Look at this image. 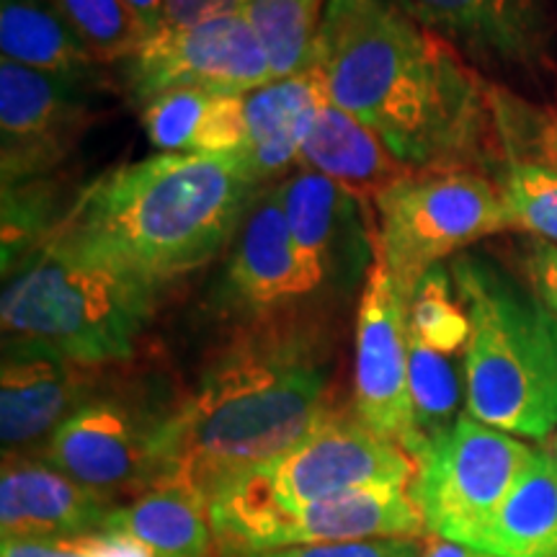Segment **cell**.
Masks as SVG:
<instances>
[{
	"mask_svg": "<svg viewBox=\"0 0 557 557\" xmlns=\"http://www.w3.org/2000/svg\"><path fill=\"white\" fill-rule=\"evenodd\" d=\"M331 410L323 320L299 308L250 318L189 398L173 406L150 487H178L212 504L302 442Z\"/></svg>",
	"mask_w": 557,
	"mask_h": 557,
	"instance_id": "obj_1",
	"label": "cell"
},
{
	"mask_svg": "<svg viewBox=\"0 0 557 557\" xmlns=\"http://www.w3.org/2000/svg\"><path fill=\"white\" fill-rule=\"evenodd\" d=\"M312 67L329 99L413 171L457 169L485 135L483 83L398 0H329Z\"/></svg>",
	"mask_w": 557,
	"mask_h": 557,
	"instance_id": "obj_2",
	"label": "cell"
},
{
	"mask_svg": "<svg viewBox=\"0 0 557 557\" xmlns=\"http://www.w3.org/2000/svg\"><path fill=\"white\" fill-rule=\"evenodd\" d=\"M259 194L243 152H160L90 181L47 240L169 287L235 238Z\"/></svg>",
	"mask_w": 557,
	"mask_h": 557,
	"instance_id": "obj_3",
	"label": "cell"
},
{
	"mask_svg": "<svg viewBox=\"0 0 557 557\" xmlns=\"http://www.w3.org/2000/svg\"><path fill=\"white\" fill-rule=\"evenodd\" d=\"M451 278L470 318L468 413L511 436L549 438L557 431V315L487 256L459 253Z\"/></svg>",
	"mask_w": 557,
	"mask_h": 557,
	"instance_id": "obj_4",
	"label": "cell"
},
{
	"mask_svg": "<svg viewBox=\"0 0 557 557\" xmlns=\"http://www.w3.org/2000/svg\"><path fill=\"white\" fill-rule=\"evenodd\" d=\"M165 287L45 240L5 274L3 351L83 367L127 359Z\"/></svg>",
	"mask_w": 557,
	"mask_h": 557,
	"instance_id": "obj_5",
	"label": "cell"
},
{
	"mask_svg": "<svg viewBox=\"0 0 557 557\" xmlns=\"http://www.w3.org/2000/svg\"><path fill=\"white\" fill-rule=\"evenodd\" d=\"M416 472V459L369 429L357 413L331 410L302 442L274 462L248 472L209 504L214 542L225 553L261 521L359 487H410Z\"/></svg>",
	"mask_w": 557,
	"mask_h": 557,
	"instance_id": "obj_6",
	"label": "cell"
},
{
	"mask_svg": "<svg viewBox=\"0 0 557 557\" xmlns=\"http://www.w3.org/2000/svg\"><path fill=\"white\" fill-rule=\"evenodd\" d=\"M377 256L410 302L429 269L487 235L513 230L504 197L465 169L410 171L374 199Z\"/></svg>",
	"mask_w": 557,
	"mask_h": 557,
	"instance_id": "obj_7",
	"label": "cell"
},
{
	"mask_svg": "<svg viewBox=\"0 0 557 557\" xmlns=\"http://www.w3.org/2000/svg\"><path fill=\"white\" fill-rule=\"evenodd\" d=\"M532 447L470 413L429 444L410 496L429 534L478 547L534 457Z\"/></svg>",
	"mask_w": 557,
	"mask_h": 557,
	"instance_id": "obj_8",
	"label": "cell"
},
{
	"mask_svg": "<svg viewBox=\"0 0 557 557\" xmlns=\"http://www.w3.org/2000/svg\"><path fill=\"white\" fill-rule=\"evenodd\" d=\"M171 413L173 406L135 389H101L47 438L39 457L111 500L145 493Z\"/></svg>",
	"mask_w": 557,
	"mask_h": 557,
	"instance_id": "obj_9",
	"label": "cell"
},
{
	"mask_svg": "<svg viewBox=\"0 0 557 557\" xmlns=\"http://www.w3.org/2000/svg\"><path fill=\"white\" fill-rule=\"evenodd\" d=\"M94 70L45 73L11 60L0 62L3 186L41 178L81 143L96 120L99 88Z\"/></svg>",
	"mask_w": 557,
	"mask_h": 557,
	"instance_id": "obj_10",
	"label": "cell"
},
{
	"mask_svg": "<svg viewBox=\"0 0 557 557\" xmlns=\"http://www.w3.org/2000/svg\"><path fill=\"white\" fill-rule=\"evenodd\" d=\"M261 41L240 13L158 32L124 62L127 94L139 107L176 88L250 94L271 83Z\"/></svg>",
	"mask_w": 557,
	"mask_h": 557,
	"instance_id": "obj_11",
	"label": "cell"
},
{
	"mask_svg": "<svg viewBox=\"0 0 557 557\" xmlns=\"http://www.w3.org/2000/svg\"><path fill=\"white\" fill-rule=\"evenodd\" d=\"M278 194L312 297L364 287L377 261V225L367 201L310 169L292 173Z\"/></svg>",
	"mask_w": 557,
	"mask_h": 557,
	"instance_id": "obj_12",
	"label": "cell"
},
{
	"mask_svg": "<svg viewBox=\"0 0 557 557\" xmlns=\"http://www.w3.org/2000/svg\"><path fill=\"white\" fill-rule=\"evenodd\" d=\"M354 413L418 462L408 382V302L385 261H374L359 297L354 331Z\"/></svg>",
	"mask_w": 557,
	"mask_h": 557,
	"instance_id": "obj_13",
	"label": "cell"
},
{
	"mask_svg": "<svg viewBox=\"0 0 557 557\" xmlns=\"http://www.w3.org/2000/svg\"><path fill=\"white\" fill-rule=\"evenodd\" d=\"M423 532L426 524L410 496V487L372 485L261 521L243 532L222 555L315 542L418 537Z\"/></svg>",
	"mask_w": 557,
	"mask_h": 557,
	"instance_id": "obj_14",
	"label": "cell"
},
{
	"mask_svg": "<svg viewBox=\"0 0 557 557\" xmlns=\"http://www.w3.org/2000/svg\"><path fill=\"white\" fill-rule=\"evenodd\" d=\"M222 287L230 302L250 318L299 308L312 299L278 186L261 191L243 218Z\"/></svg>",
	"mask_w": 557,
	"mask_h": 557,
	"instance_id": "obj_15",
	"label": "cell"
},
{
	"mask_svg": "<svg viewBox=\"0 0 557 557\" xmlns=\"http://www.w3.org/2000/svg\"><path fill=\"white\" fill-rule=\"evenodd\" d=\"M114 500L41 457L5 455L0 472L3 540H75L103 534Z\"/></svg>",
	"mask_w": 557,
	"mask_h": 557,
	"instance_id": "obj_16",
	"label": "cell"
},
{
	"mask_svg": "<svg viewBox=\"0 0 557 557\" xmlns=\"http://www.w3.org/2000/svg\"><path fill=\"white\" fill-rule=\"evenodd\" d=\"M455 50L496 67L529 70L545 58L549 18L542 0H398Z\"/></svg>",
	"mask_w": 557,
	"mask_h": 557,
	"instance_id": "obj_17",
	"label": "cell"
},
{
	"mask_svg": "<svg viewBox=\"0 0 557 557\" xmlns=\"http://www.w3.org/2000/svg\"><path fill=\"white\" fill-rule=\"evenodd\" d=\"M103 389L99 367L45 354L3 351L0 369V438L5 455L41 444L81 406Z\"/></svg>",
	"mask_w": 557,
	"mask_h": 557,
	"instance_id": "obj_18",
	"label": "cell"
},
{
	"mask_svg": "<svg viewBox=\"0 0 557 557\" xmlns=\"http://www.w3.org/2000/svg\"><path fill=\"white\" fill-rule=\"evenodd\" d=\"M302 169L323 173L367 205L406 178L410 165L393 156L382 139L357 116L336 107L331 99L318 109L312 127L299 150Z\"/></svg>",
	"mask_w": 557,
	"mask_h": 557,
	"instance_id": "obj_19",
	"label": "cell"
},
{
	"mask_svg": "<svg viewBox=\"0 0 557 557\" xmlns=\"http://www.w3.org/2000/svg\"><path fill=\"white\" fill-rule=\"evenodd\" d=\"M325 101L329 94L315 67L246 94L248 137L240 152L261 184L282 176L292 163H299L305 137Z\"/></svg>",
	"mask_w": 557,
	"mask_h": 557,
	"instance_id": "obj_20",
	"label": "cell"
},
{
	"mask_svg": "<svg viewBox=\"0 0 557 557\" xmlns=\"http://www.w3.org/2000/svg\"><path fill=\"white\" fill-rule=\"evenodd\" d=\"M143 127L163 152L225 156L246 148V94L176 88L143 107Z\"/></svg>",
	"mask_w": 557,
	"mask_h": 557,
	"instance_id": "obj_21",
	"label": "cell"
},
{
	"mask_svg": "<svg viewBox=\"0 0 557 557\" xmlns=\"http://www.w3.org/2000/svg\"><path fill=\"white\" fill-rule=\"evenodd\" d=\"M103 534L137 542L152 557H212L218 549L209 504L178 487H150L116 504Z\"/></svg>",
	"mask_w": 557,
	"mask_h": 557,
	"instance_id": "obj_22",
	"label": "cell"
},
{
	"mask_svg": "<svg viewBox=\"0 0 557 557\" xmlns=\"http://www.w3.org/2000/svg\"><path fill=\"white\" fill-rule=\"evenodd\" d=\"M472 549L496 557H557V462L545 449L534 451Z\"/></svg>",
	"mask_w": 557,
	"mask_h": 557,
	"instance_id": "obj_23",
	"label": "cell"
},
{
	"mask_svg": "<svg viewBox=\"0 0 557 557\" xmlns=\"http://www.w3.org/2000/svg\"><path fill=\"white\" fill-rule=\"evenodd\" d=\"M0 52L3 60L45 73L96 67L54 0H0Z\"/></svg>",
	"mask_w": 557,
	"mask_h": 557,
	"instance_id": "obj_24",
	"label": "cell"
},
{
	"mask_svg": "<svg viewBox=\"0 0 557 557\" xmlns=\"http://www.w3.org/2000/svg\"><path fill=\"white\" fill-rule=\"evenodd\" d=\"M325 3L329 0H243L240 16L267 52L271 78H292L315 65Z\"/></svg>",
	"mask_w": 557,
	"mask_h": 557,
	"instance_id": "obj_25",
	"label": "cell"
},
{
	"mask_svg": "<svg viewBox=\"0 0 557 557\" xmlns=\"http://www.w3.org/2000/svg\"><path fill=\"white\" fill-rule=\"evenodd\" d=\"M455 354L436 351L410 336L408 331V382L410 406H413V429L418 438V459L431 442L459 421V403L465 389V369L459 374Z\"/></svg>",
	"mask_w": 557,
	"mask_h": 557,
	"instance_id": "obj_26",
	"label": "cell"
},
{
	"mask_svg": "<svg viewBox=\"0 0 557 557\" xmlns=\"http://www.w3.org/2000/svg\"><path fill=\"white\" fill-rule=\"evenodd\" d=\"M408 331L436 351L459 354L468 348L470 318L444 263L429 269L410 297Z\"/></svg>",
	"mask_w": 557,
	"mask_h": 557,
	"instance_id": "obj_27",
	"label": "cell"
},
{
	"mask_svg": "<svg viewBox=\"0 0 557 557\" xmlns=\"http://www.w3.org/2000/svg\"><path fill=\"white\" fill-rule=\"evenodd\" d=\"M62 16L83 41L96 65L101 62H127L145 34L124 0H54Z\"/></svg>",
	"mask_w": 557,
	"mask_h": 557,
	"instance_id": "obj_28",
	"label": "cell"
},
{
	"mask_svg": "<svg viewBox=\"0 0 557 557\" xmlns=\"http://www.w3.org/2000/svg\"><path fill=\"white\" fill-rule=\"evenodd\" d=\"M500 197L513 227L557 243V171L540 163H513Z\"/></svg>",
	"mask_w": 557,
	"mask_h": 557,
	"instance_id": "obj_29",
	"label": "cell"
},
{
	"mask_svg": "<svg viewBox=\"0 0 557 557\" xmlns=\"http://www.w3.org/2000/svg\"><path fill=\"white\" fill-rule=\"evenodd\" d=\"M0 557H152L137 542L107 534L75 540H3Z\"/></svg>",
	"mask_w": 557,
	"mask_h": 557,
	"instance_id": "obj_30",
	"label": "cell"
},
{
	"mask_svg": "<svg viewBox=\"0 0 557 557\" xmlns=\"http://www.w3.org/2000/svg\"><path fill=\"white\" fill-rule=\"evenodd\" d=\"M421 549L423 542H418V537H380L250 549V553H233L225 557H421Z\"/></svg>",
	"mask_w": 557,
	"mask_h": 557,
	"instance_id": "obj_31",
	"label": "cell"
},
{
	"mask_svg": "<svg viewBox=\"0 0 557 557\" xmlns=\"http://www.w3.org/2000/svg\"><path fill=\"white\" fill-rule=\"evenodd\" d=\"M165 3V26L169 29H184L205 21L235 16L243 9V0H163Z\"/></svg>",
	"mask_w": 557,
	"mask_h": 557,
	"instance_id": "obj_32",
	"label": "cell"
},
{
	"mask_svg": "<svg viewBox=\"0 0 557 557\" xmlns=\"http://www.w3.org/2000/svg\"><path fill=\"white\" fill-rule=\"evenodd\" d=\"M527 271L532 278V289L537 297L557 315V246L540 243L532 248L527 259Z\"/></svg>",
	"mask_w": 557,
	"mask_h": 557,
	"instance_id": "obj_33",
	"label": "cell"
},
{
	"mask_svg": "<svg viewBox=\"0 0 557 557\" xmlns=\"http://www.w3.org/2000/svg\"><path fill=\"white\" fill-rule=\"evenodd\" d=\"M124 3H127L132 16L137 18L145 39L156 37L158 32L165 29V3L163 0H124Z\"/></svg>",
	"mask_w": 557,
	"mask_h": 557,
	"instance_id": "obj_34",
	"label": "cell"
},
{
	"mask_svg": "<svg viewBox=\"0 0 557 557\" xmlns=\"http://www.w3.org/2000/svg\"><path fill=\"white\" fill-rule=\"evenodd\" d=\"M421 557H496V555L480 553V549L459 545V542L442 540V537H436V534H426V540H423Z\"/></svg>",
	"mask_w": 557,
	"mask_h": 557,
	"instance_id": "obj_35",
	"label": "cell"
},
{
	"mask_svg": "<svg viewBox=\"0 0 557 557\" xmlns=\"http://www.w3.org/2000/svg\"><path fill=\"white\" fill-rule=\"evenodd\" d=\"M542 145H545V152L549 156V160L557 165V114L549 120L545 132H542Z\"/></svg>",
	"mask_w": 557,
	"mask_h": 557,
	"instance_id": "obj_36",
	"label": "cell"
},
{
	"mask_svg": "<svg viewBox=\"0 0 557 557\" xmlns=\"http://www.w3.org/2000/svg\"><path fill=\"white\" fill-rule=\"evenodd\" d=\"M545 451H547V455H549V457H553V459H555V462H557V431H555V434H553V436H549V438H547V447H545Z\"/></svg>",
	"mask_w": 557,
	"mask_h": 557,
	"instance_id": "obj_37",
	"label": "cell"
}]
</instances>
